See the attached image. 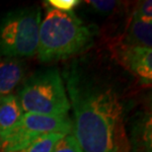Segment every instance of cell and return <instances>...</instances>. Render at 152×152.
<instances>
[{"mask_svg": "<svg viewBox=\"0 0 152 152\" xmlns=\"http://www.w3.org/2000/svg\"><path fill=\"white\" fill-rule=\"evenodd\" d=\"M126 45L151 48L152 21H145L132 16L127 29Z\"/></svg>", "mask_w": 152, "mask_h": 152, "instance_id": "9c48e42d", "label": "cell"}, {"mask_svg": "<svg viewBox=\"0 0 152 152\" xmlns=\"http://www.w3.org/2000/svg\"><path fill=\"white\" fill-rule=\"evenodd\" d=\"M80 1L78 0H48L47 4L51 8L62 12H71Z\"/></svg>", "mask_w": 152, "mask_h": 152, "instance_id": "7c38bea8", "label": "cell"}, {"mask_svg": "<svg viewBox=\"0 0 152 152\" xmlns=\"http://www.w3.org/2000/svg\"><path fill=\"white\" fill-rule=\"evenodd\" d=\"M26 67L20 58L3 57L0 59V97L12 94L25 76Z\"/></svg>", "mask_w": 152, "mask_h": 152, "instance_id": "52a82bcc", "label": "cell"}, {"mask_svg": "<svg viewBox=\"0 0 152 152\" xmlns=\"http://www.w3.org/2000/svg\"><path fill=\"white\" fill-rule=\"evenodd\" d=\"M41 21L39 7L8 12L0 21V56L21 58L35 56Z\"/></svg>", "mask_w": 152, "mask_h": 152, "instance_id": "277c9868", "label": "cell"}, {"mask_svg": "<svg viewBox=\"0 0 152 152\" xmlns=\"http://www.w3.org/2000/svg\"><path fill=\"white\" fill-rule=\"evenodd\" d=\"M94 10L100 13H109V12L113 11L115 6L118 5L117 1H111V0H91V1H86Z\"/></svg>", "mask_w": 152, "mask_h": 152, "instance_id": "5bb4252c", "label": "cell"}, {"mask_svg": "<svg viewBox=\"0 0 152 152\" xmlns=\"http://www.w3.org/2000/svg\"><path fill=\"white\" fill-rule=\"evenodd\" d=\"M118 60L142 83L152 81V50L124 44L118 50Z\"/></svg>", "mask_w": 152, "mask_h": 152, "instance_id": "5b68a950", "label": "cell"}, {"mask_svg": "<svg viewBox=\"0 0 152 152\" xmlns=\"http://www.w3.org/2000/svg\"><path fill=\"white\" fill-rule=\"evenodd\" d=\"M53 152H83V149L74 134H66L57 141Z\"/></svg>", "mask_w": 152, "mask_h": 152, "instance_id": "8fae6325", "label": "cell"}, {"mask_svg": "<svg viewBox=\"0 0 152 152\" xmlns=\"http://www.w3.org/2000/svg\"><path fill=\"white\" fill-rule=\"evenodd\" d=\"M64 79L72 132L83 152H118L123 105L117 88L79 61L68 66Z\"/></svg>", "mask_w": 152, "mask_h": 152, "instance_id": "6da1fadb", "label": "cell"}, {"mask_svg": "<svg viewBox=\"0 0 152 152\" xmlns=\"http://www.w3.org/2000/svg\"><path fill=\"white\" fill-rule=\"evenodd\" d=\"M151 0H145L138 3L137 7L133 12L132 16L137 17L139 19L145 21H152V10H151Z\"/></svg>", "mask_w": 152, "mask_h": 152, "instance_id": "4fadbf2b", "label": "cell"}, {"mask_svg": "<svg viewBox=\"0 0 152 152\" xmlns=\"http://www.w3.org/2000/svg\"><path fill=\"white\" fill-rule=\"evenodd\" d=\"M19 126L36 134H69L72 132V120L67 115H50L24 113Z\"/></svg>", "mask_w": 152, "mask_h": 152, "instance_id": "8992f818", "label": "cell"}, {"mask_svg": "<svg viewBox=\"0 0 152 152\" xmlns=\"http://www.w3.org/2000/svg\"><path fill=\"white\" fill-rule=\"evenodd\" d=\"M62 136L63 134L59 133L42 134L30 142L26 147L17 152H53L57 141Z\"/></svg>", "mask_w": 152, "mask_h": 152, "instance_id": "30bf717a", "label": "cell"}, {"mask_svg": "<svg viewBox=\"0 0 152 152\" xmlns=\"http://www.w3.org/2000/svg\"><path fill=\"white\" fill-rule=\"evenodd\" d=\"M23 115L24 111L16 95L0 97V134L16 126Z\"/></svg>", "mask_w": 152, "mask_h": 152, "instance_id": "ba28073f", "label": "cell"}, {"mask_svg": "<svg viewBox=\"0 0 152 152\" xmlns=\"http://www.w3.org/2000/svg\"><path fill=\"white\" fill-rule=\"evenodd\" d=\"M47 5L39 32L38 56L42 62L69 58L85 50L93 42V31L71 12Z\"/></svg>", "mask_w": 152, "mask_h": 152, "instance_id": "7a4b0ae2", "label": "cell"}, {"mask_svg": "<svg viewBox=\"0 0 152 152\" xmlns=\"http://www.w3.org/2000/svg\"><path fill=\"white\" fill-rule=\"evenodd\" d=\"M17 97L24 113L67 115L70 110L62 77L56 68L31 75L24 82Z\"/></svg>", "mask_w": 152, "mask_h": 152, "instance_id": "3957f363", "label": "cell"}]
</instances>
